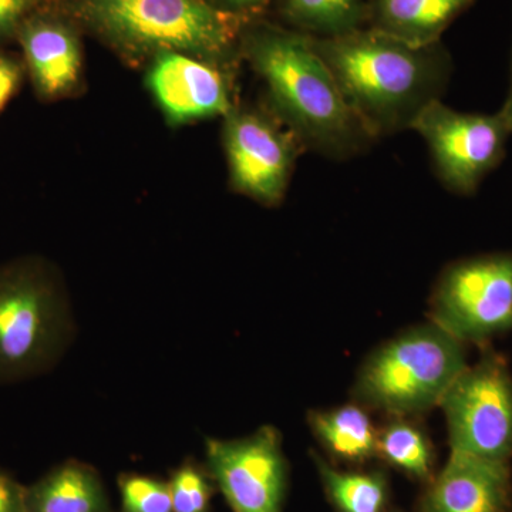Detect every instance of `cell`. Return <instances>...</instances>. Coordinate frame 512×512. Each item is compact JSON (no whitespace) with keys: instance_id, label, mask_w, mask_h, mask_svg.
I'll use <instances>...</instances> for the list:
<instances>
[{"instance_id":"cell-22","label":"cell","mask_w":512,"mask_h":512,"mask_svg":"<svg viewBox=\"0 0 512 512\" xmlns=\"http://www.w3.org/2000/svg\"><path fill=\"white\" fill-rule=\"evenodd\" d=\"M52 3L53 0H0V45L16 39L22 23Z\"/></svg>"},{"instance_id":"cell-19","label":"cell","mask_w":512,"mask_h":512,"mask_svg":"<svg viewBox=\"0 0 512 512\" xmlns=\"http://www.w3.org/2000/svg\"><path fill=\"white\" fill-rule=\"evenodd\" d=\"M365 0H281L291 29L315 37H335L365 28Z\"/></svg>"},{"instance_id":"cell-1","label":"cell","mask_w":512,"mask_h":512,"mask_svg":"<svg viewBox=\"0 0 512 512\" xmlns=\"http://www.w3.org/2000/svg\"><path fill=\"white\" fill-rule=\"evenodd\" d=\"M239 50L264 86V106L305 151L343 161L376 143L311 36L255 18L242 28Z\"/></svg>"},{"instance_id":"cell-24","label":"cell","mask_w":512,"mask_h":512,"mask_svg":"<svg viewBox=\"0 0 512 512\" xmlns=\"http://www.w3.org/2000/svg\"><path fill=\"white\" fill-rule=\"evenodd\" d=\"M0 512H28L25 485L20 484L3 468H0Z\"/></svg>"},{"instance_id":"cell-5","label":"cell","mask_w":512,"mask_h":512,"mask_svg":"<svg viewBox=\"0 0 512 512\" xmlns=\"http://www.w3.org/2000/svg\"><path fill=\"white\" fill-rule=\"evenodd\" d=\"M467 366L466 345L430 320L367 356L353 384V402L369 412L413 419L439 407Z\"/></svg>"},{"instance_id":"cell-3","label":"cell","mask_w":512,"mask_h":512,"mask_svg":"<svg viewBox=\"0 0 512 512\" xmlns=\"http://www.w3.org/2000/svg\"><path fill=\"white\" fill-rule=\"evenodd\" d=\"M52 6L133 66L168 50L239 70L242 28L255 19L211 0H53Z\"/></svg>"},{"instance_id":"cell-12","label":"cell","mask_w":512,"mask_h":512,"mask_svg":"<svg viewBox=\"0 0 512 512\" xmlns=\"http://www.w3.org/2000/svg\"><path fill=\"white\" fill-rule=\"evenodd\" d=\"M37 99L56 103L80 96L86 86L80 29L52 5L29 16L16 35Z\"/></svg>"},{"instance_id":"cell-16","label":"cell","mask_w":512,"mask_h":512,"mask_svg":"<svg viewBox=\"0 0 512 512\" xmlns=\"http://www.w3.org/2000/svg\"><path fill=\"white\" fill-rule=\"evenodd\" d=\"M308 424L313 436L333 460L363 467L377 460V429L369 410L355 402L328 410H312Z\"/></svg>"},{"instance_id":"cell-17","label":"cell","mask_w":512,"mask_h":512,"mask_svg":"<svg viewBox=\"0 0 512 512\" xmlns=\"http://www.w3.org/2000/svg\"><path fill=\"white\" fill-rule=\"evenodd\" d=\"M323 493L336 512H387L390 481L382 468L342 470L318 453H311Z\"/></svg>"},{"instance_id":"cell-23","label":"cell","mask_w":512,"mask_h":512,"mask_svg":"<svg viewBox=\"0 0 512 512\" xmlns=\"http://www.w3.org/2000/svg\"><path fill=\"white\" fill-rule=\"evenodd\" d=\"M28 79L22 57L0 49V113L8 107Z\"/></svg>"},{"instance_id":"cell-7","label":"cell","mask_w":512,"mask_h":512,"mask_svg":"<svg viewBox=\"0 0 512 512\" xmlns=\"http://www.w3.org/2000/svg\"><path fill=\"white\" fill-rule=\"evenodd\" d=\"M431 322L466 343L512 330V254L474 256L448 265L430 298Z\"/></svg>"},{"instance_id":"cell-8","label":"cell","mask_w":512,"mask_h":512,"mask_svg":"<svg viewBox=\"0 0 512 512\" xmlns=\"http://www.w3.org/2000/svg\"><path fill=\"white\" fill-rule=\"evenodd\" d=\"M222 121L229 187L262 207H279L305 148L264 104L238 101Z\"/></svg>"},{"instance_id":"cell-27","label":"cell","mask_w":512,"mask_h":512,"mask_svg":"<svg viewBox=\"0 0 512 512\" xmlns=\"http://www.w3.org/2000/svg\"><path fill=\"white\" fill-rule=\"evenodd\" d=\"M387 512H403V511H390V510H389V511H387Z\"/></svg>"},{"instance_id":"cell-10","label":"cell","mask_w":512,"mask_h":512,"mask_svg":"<svg viewBox=\"0 0 512 512\" xmlns=\"http://www.w3.org/2000/svg\"><path fill=\"white\" fill-rule=\"evenodd\" d=\"M205 467L232 512L284 511L289 464L275 427H261L242 439L208 437Z\"/></svg>"},{"instance_id":"cell-2","label":"cell","mask_w":512,"mask_h":512,"mask_svg":"<svg viewBox=\"0 0 512 512\" xmlns=\"http://www.w3.org/2000/svg\"><path fill=\"white\" fill-rule=\"evenodd\" d=\"M346 100L376 140L412 130L446 93L453 62L446 47H414L369 28L311 36Z\"/></svg>"},{"instance_id":"cell-18","label":"cell","mask_w":512,"mask_h":512,"mask_svg":"<svg viewBox=\"0 0 512 512\" xmlns=\"http://www.w3.org/2000/svg\"><path fill=\"white\" fill-rule=\"evenodd\" d=\"M377 460L423 487L437 473L433 443L410 417H387L377 429Z\"/></svg>"},{"instance_id":"cell-20","label":"cell","mask_w":512,"mask_h":512,"mask_svg":"<svg viewBox=\"0 0 512 512\" xmlns=\"http://www.w3.org/2000/svg\"><path fill=\"white\" fill-rule=\"evenodd\" d=\"M174 512H211V501L217 487L207 467L187 458L174 468L168 478Z\"/></svg>"},{"instance_id":"cell-11","label":"cell","mask_w":512,"mask_h":512,"mask_svg":"<svg viewBox=\"0 0 512 512\" xmlns=\"http://www.w3.org/2000/svg\"><path fill=\"white\" fill-rule=\"evenodd\" d=\"M238 70L180 52L157 53L146 63L147 92L170 127L225 116L238 103Z\"/></svg>"},{"instance_id":"cell-21","label":"cell","mask_w":512,"mask_h":512,"mask_svg":"<svg viewBox=\"0 0 512 512\" xmlns=\"http://www.w3.org/2000/svg\"><path fill=\"white\" fill-rule=\"evenodd\" d=\"M121 512H174L168 481L146 474H120Z\"/></svg>"},{"instance_id":"cell-6","label":"cell","mask_w":512,"mask_h":512,"mask_svg":"<svg viewBox=\"0 0 512 512\" xmlns=\"http://www.w3.org/2000/svg\"><path fill=\"white\" fill-rule=\"evenodd\" d=\"M412 130L426 141L441 184L454 194L473 195L504 160L512 136V106L505 101L495 114H470L437 100L417 117Z\"/></svg>"},{"instance_id":"cell-9","label":"cell","mask_w":512,"mask_h":512,"mask_svg":"<svg viewBox=\"0 0 512 512\" xmlns=\"http://www.w3.org/2000/svg\"><path fill=\"white\" fill-rule=\"evenodd\" d=\"M450 453L485 460L512 458V376L501 357L487 353L454 380L440 406Z\"/></svg>"},{"instance_id":"cell-13","label":"cell","mask_w":512,"mask_h":512,"mask_svg":"<svg viewBox=\"0 0 512 512\" xmlns=\"http://www.w3.org/2000/svg\"><path fill=\"white\" fill-rule=\"evenodd\" d=\"M416 512H512L511 463L450 453L424 485Z\"/></svg>"},{"instance_id":"cell-14","label":"cell","mask_w":512,"mask_h":512,"mask_svg":"<svg viewBox=\"0 0 512 512\" xmlns=\"http://www.w3.org/2000/svg\"><path fill=\"white\" fill-rule=\"evenodd\" d=\"M476 0H366L365 28L414 47L441 43L448 26Z\"/></svg>"},{"instance_id":"cell-15","label":"cell","mask_w":512,"mask_h":512,"mask_svg":"<svg viewBox=\"0 0 512 512\" xmlns=\"http://www.w3.org/2000/svg\"><path fill=\"white\" fill-rule=\"evenodd\" d=\"M28 512H113L99 471L67 460L25 487Z\"/></svg>"},{"instance_id":"cell-25","label":"cell","mask_w":512,"mask_h":512,"mask_svg":"<svg viewBox=\"0 0 512 512\" xmlns=\"http://www.w3.org/2000/svg\"><path fill=\"white\" fill-rule=\"evenodd\" d=\"M218 9L242 18H258L259 13L274 0H211Z\"/></svg>"},{"instance_id":"cell-26","label":"cell","mask_w":512,"mask_h":512,"mask_svg":"<svg viewBox=\"0 0 512 512\" xmlns=\"http://www.w3.org/2000/svg\"><path fill=\"white\" fill-rule=\"evenodd\" d=\"M507 101L512 106V59H511V90H510V96H508Z\"/></svg>"},{"instance_id":"cell-4","label":"cell","mask_w":512,"mask_h":512,"mask_svg":"<svg viewBox=\"0 0 512 512\" xmlns=\"http://www.w3.org/2000/svg\"><path fill=\"white\" fill-rule=\"evenodd\" d=\"M73 335L69 295L52 262L28 255L0 265V384L49 372Z\"/></svg>"}]
</instances>
